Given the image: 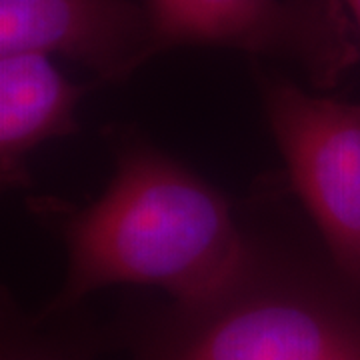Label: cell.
Instances as JSON below:
<instances>
[{
	"mask_svg": "<svg viewBox=\"0 0 360 360\" xmlns=\"http://www.w3.org/2000/svg\"><path fill=\"white\" fill-rule=\"evenodd\" d=\"M28 205L68 258L65 283L39 316L72 312L115 284L196 300L238 269L250 243L224 194L134 132L116 134L115 174L96 200L39 196Z\"/></svg>",
	"mask_w": 360,
	"mask_h": 360,
	"instance_id": "obj_1",
	"label": "cell"
},
{
	"mask_svg": "<svg viewBox=\"0 0 360 360\" xmlns=\"http://www.w3.org/2000/svg\"><path fill=\"white\" fill-rule=\"evenodd\" d=\"M20 52L65 56L98 82L156 56L146 8L132 0H0V56Z\"/></svg>",
	"mask_w": 360,
	"mask_h": 360,
	"instance_id": "obj_5",
	"label": "cell"
},
{
	"mask_svg": "<svg viewBox=\"0 0 360 360\" xmlns=\"http://www.w3.org/2000/svg\"><path fill=\"white\" fill-rule=\"evenodd\" d=\"M342 2H345V6L350 11L352 18L356 20V26H359L360 30V0H342Z\"/></svg>",
	"mask_w": 360,
	"mask_h": 360,
	"instance_id": "obj_8",
	"label": "cell"
},
{
	"mask_svg": "<svg viewBox=\"0 0 360 360\" xmlns=\"http://www.w3.org/2000/svg\"><path fill=\"white\" fill-rule=\"evenodd\" d=\"M90 84H75L37 52L0 56V174L6 188L30 184L26 156L78 130L77 108Z\"/></svg>",
	"mask_w": 360,
	"mask_h": 360,
	"instance_id": "obj_6",
	"label": "cell"
},
{
	"mask_svg": "<svg viewBox=\"0 0 360 360\" xmlns=\"http://www.w3.org/2000/svg\"><path fill=\"white\" fill-rule=\"evenodd\" d=\"M40 321L25 316L11 296H2V352L0 360H92L94 336L40 330Z\"/></svg>",
	"mask_w": 360,
	"mask_h": 360,
	"instance_id": "obj_7",
	"label": "cell"
},
{
	"mask_svg": "<svg viewBox=\"0 0 360 360\" xmlns=\"http://www.w3.org/2000/svg\"><path fill=\"white\" fill-rule=\"evenodd\" d=\"M156 54L176 46L246 52L292 66L316 90L359 63L342 0H144Z\"/></svg>",
	"mask_w": 360,
	"mask_h": 360,
	"instance_id": "obj_4",
	"label": "cell"
},
{
	"mask_svg": "<svg viewBox=\"0 0 360 360\" xmlns=\"http://www.w3.org/2000/svg\"><path fill=\"white\" fill-rule=\"evenodd\" d=\"M252 77L290 186L336 272L360 292V106L312 94L262 63Z\"/></svg>",
	"mask_w": 360,
	"mask_h": 360,
	"instance_id": "obj_3",
	"label": "cell"
},
{
	"mask_svg": "<svg viewBox=\"0 0 360 360\" xmlns=\"http://www.w3.org/2000/svg\"><path fill=\"white\" fill-rule=\"evenodd\" d=\"M122 336L130 360H360V292L250 238L219 288L144 310Z\"/></svg>",
	"mask_w": 360,
	"mask_h": 360,
	"instance_id": "obj_2",
	"label": "cell"
}]
</instances>
